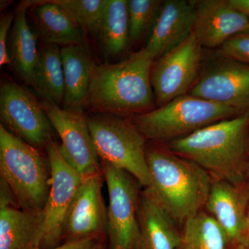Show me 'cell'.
I'll list each match as a JSON object with an SVG mask.
<instances>
[{
	"label": "cell",
	"instance_id": "cell-1",
	"mask_svg": "<svg viewBox=\"0 0 249 249\" xmlns=\"http://www.w3.org/2000/svg\"><path fill=\"white\" fill-rule=\"evenodd\" d=\"M154 142L147 144L150 181L142 191L181 229L189 218L204 210L213 178L199 165L174 153L165 144Z\"/></svg>",
	"mask_w": 249,
	"mask_h": 249
},
{
	"label": "cell",
	"instance_id": "cell-2",
	"mask_svg": "<svg viewBox=\"0 0 249 249\" xmlns=\"http://www.w3.org/2000/svg\"><path fill=\"white\" fill-rule=\"evenodd\" d=\"M249 131V111L165 144L199 165L213 179L240 183L247 180Z\"/></svg>",
	"mask_w": 249,
	"mask_h": 249
},
{
	"label": "cell",
	"instance_id": "cell-3",
	"mask_svg": "<svg viewBox=\"0 0 249 249\" xmlns=\"http://www.w3.org/2000/svg\"><path fill=\"white\" fill-rule=\"evenodd\" d=\"M155 61L143 47L118 63L96 65L86 107L124 117L152 110L155 98L150 75Z\"/></svg>",
	"mask_w": 249,
	"mask_h": 249
},
{
	"label": "cell",
	"instance_id": "cell-4",
	"mask_svg": "<svg viewBox=\"0 0 249 249\" xmlns=\"http://www.w3.org/2000/svg\"><path fill=\"white\" fill-rule=\"evenodd\" d=\"M0 178L20 209L40 213L52 186L47 155L0 124Z\"/></svg>",
	"mask_w": 249,
	"mask_h": 249
},
{
	"label": "cell",
	"instance_id": "cell-5",
	"mask_svg": "<svg viewBox=\"0 0 249 249\" xmlns=\"http://www.w3.org/2000/svg\"><path fill=\"white\" fill-rule=\"evenodd\" d=\"M240 114L232 108L188 93L129 119L147 142L166 143Z\"/></svg>",
	"mask_w": 249,
	"mask_h": 249
},
{
	"label": "cell",
	"instance_id": "cell-6",
	"mask_svg": "<svg viewBox=\"0 0 249 249\" xmlns=\"http://www.w3.org/2000/svg\"><path fill=\"white\" fill-rule=\"evenodd\" d=\"M88 122L100 160L125 170L145 188L150 181L147 141L131 119L99 113L88 117Z\"/></svg>",
	"mask_w": 249,
	"mask_h": 249
},
{
	"label": "cell",
	"instance_id": "cell-7",
	"mask_svg": "<svg viewBox=\"0 0 249 249\" xmlns=\"http://www.w3.org/2000/svg\"><path fill=\"white\" fill-rule=\"evenodd\" d=\"M100 160L109 194L107 249H134L139 232V199L143 188L125 170Z\"/></svg>",
	"mask_w": 249,
	"mask_h": 249
},
{
	"label": "cell",
	"instance_id": "cell-8",
	"mask_svg": "<svg viewBox=\"0 0 249 249\" xmlns=\"http://www.w3.org/2000/svg\"><path fill=\"white\" fill-rule=\"evenodd\" d=\"M202 60L203 47L193 33L156 60L150 78L160 107L189 93L200 75Z\"/></svg>",
	"mask_w": 249,
	"mask_h": 249
},
{
	"label": "cell",
	"instance_id": "cell-9",
	"mask_svg": "<svg viewBox=\"0 0 249 249\" xmlns=\"http://www.w3.org/2000/svg\"><path fill=\"white\" fill-rule=\"evenodd\" d=\"M0 117L8 130L38 150L53 140L54 129L40 102L11 80L0 87Z\"/></svg>",
	"mask_w": 249,
	"mask_h": 249
},
{
	"label": "cell",
	"instance_id": "cell-10",
	"mask_svg": "<svg viewBox=\"0 0 249 249\" xmlns=\"http://www.w3.org/2000/svg\"><path fill=\"white\" fill-rule=\"evenodd\" d=\"M41 106L61 140L62 157L83 178L102 175L101 160L83 111L69 110L48 101Z\"/></svg>",
	"mask_w": 249,
	"mask_h": 249
},
{
	"label": "cell",
	"instance_id": "cell-11",
	"mask_svg": "<svg viewBox=\"0 0 249 249\" xmlns=\"http://www.w3.org/2000/svg\"><path fill=\"white\" fill-rule=\"evenodd\" d=\"M46 152L52 168V186L46 204L43 231L39 248L53 249L62 245L65 220L83 178L69 164L51 141Z\"/></svg>",
	"mask_w": 249,
	"mask_h": 249
},
{
	"label": "cell",
	"instance_id": "cell-12",
	"mask_svg": "<svg viewBox=\"0 0 249 249\" xmlns=\"http://www.w3.org/2000/svg\"><path fill=\"white\" fill-rule=\"evenodd\" d=\"M188 93L244 114L249 111V65L219 55L201 71Z\"/></svg>",
	"mask_w": 249,
	"mask_h": 249
},
{
	"label": "cell",
	"instance_id": "cell-13",
	"mask_svg": "<svg viewBox=\"0 0 249 249\" xmlns=\"http://www.w3.org/2000/svg\"><path fill=\"white\" fill-rule=\"evenodd\" d=\"M103 175L83 178L67 214L62 244L107 238V209L102 194Z\"/></svg>",
	"mask_w": 249,
	"mask_h": 249
},
{
	"label": "cell",
	"instance_id": "cell-14",
	"mask_svg": "<svg viewBox=\"0 0 249 249\" xmlns=\"http://www.w3.org/2000/svg\"><path fill=\"white\" fill-rule=\"evenodd\" d=\"M249 181L232 183L213 179L204 211L221 227L228 249H233L247 236Z\"/></svg>",
	"mask_w": 249,
	"mask_h": 249
},
{
	"label": "cell",
	"instance_id": "cell-15",
	"mask_svg": "<svg viewBox=\"0 0 249 249\" xmlns=\"http://www.w3.org/2000/svg\"><path fill=\"white\" fill-rule=\"evenodd\" d=\"M193 34L202 47L216 48L240 33L249 30V18L230 0L195 1Z\"/></svg>",
	"mask_w": 249,
	"mask_h": 249
},
{
	"label": "cell",
	"instance_id": "cell-16",
	"mask_svg": "<svg viewBox=\"0 0 249 249\" xmlns=\"http://www.w3.org/2000/svg\"><path fill=\"white\" fill-rule=\"evenodd\" d=\"M45 213L20 209L12 193L0 181V249H33L39 247Z\"/></svg>",
	"mask_w": 249,
	"mask_h": 249
},
{
	"label": "cell",
	"instance_id": "cell-17",
	"mask_svg": "<svg viewBox=\"0 0 249 249\" xmlns=\"http://www.w3.org/2000/svg\"><path fill=\"white\" fill-rule=\"evenodd\" d=\"M196 11L195 1H163L145 48L155 60L175 48L193 32Z\"/></svg>",
	"mask_w": 249,
	"mask_h": 249
},
{
	"label": "cell",
	"instance_id": "cell-18",
	"mask_svg": "<svg viewBox=\"0 0 249 249\" xmlns=\"http://www.w3.org/2000/svg\"><path fill=\"white\" fill-rule=\"evenodd\" d=\"M139 232L134 249H178L181 229L169 214L142 191Z\"/></svg>",
	"mask_w": 249,
	"mask_h": 249
},
{
	"label": "cell",
	"instance_id": "cell-19",
	"mask_svg": "<svg viewBox=\"0 0 249 249\" xmlns=\"http://www.w3.org/2000/svg\"><path fill=\"white\" fill-rule=\"evenodd\" d=\"M61 56L65 78L62 108L83 111L96 64L85 43L62 47Z\"/></svg>",
	"mask_w": 249,
	"mask_h": 249
},
{
	"label": "cell",
	"instance_id": "cell-20",
	"mask_svg": "<svg viewBox=\"0 0 249 249\" xmlns=\"http://www.w3.org/2000/svg\"><path fill=\"white\" fill-rule=\"evenodd\" d=\"M34 1L39 6L33 14L44 43L62 47L85 43L84 31L65 10L52 1Z\"/></svg>",
	"mask_w": 249,
	"mask_h": 249
},
{
	"label": "cell",
	"instance_id": "cell-21",
	"mask_svg": "<svg viewBox=\"0 0 249 249\" xmlns=\"http://www.w3.org/2000/svg\"><path fill=\"white\" fill-rule=\"evenodd\" d=\"M31 4V1H22L16 9L10 47L11 65L19 78L28 85L31 84L40 52L37 36L28 24L27 11Z\"/></svg>",
	"mask_w": 249,
	"mask_h": 249
},
{
	"label": "cell",
	"instance_id": "cell-22",
	"mask_svg": "<svg viewBox=\"0 0 249 249\" xmlns=\"http://www.w3.org/2000/svg\"><path fill=\"white\" fill-rule=\"evenodd\" d=\"M31 86L43 101L60 106L63 102L65 78L59 46L44 43L39 52Z\"/></svg>",
	"mask_w": 249,
	"mask_h": 249
},
{
	"label": "cell",
	"instance_id": "cell-23",
	"mask_svg": "<svg viewBox=\"0 0 249 249\" xmlns=\"http://www.w3.org/2000/svg\"><path fill=\"white\" fill-rule=\"evenodd\" d=\"M96 35L107 58L124 53L130 42L127 1L107 0Z\"/></svg>",
	"mask_w": 249,
	"mask_h": 249
},
{
	"label": "cell",
	"instance_id": "cell-24",
	"mask_svg": "<svg viewBox=\"0 0 249 249\" xmlns=\"http://www.w3.org/2000/svg\"><path fill=\"white\" fill-rule=\"evenodd\" d=\"M181 229L178 249H228L222 229L204 210L189 218Z\"/></svg>",
	"mask_w": 249,
	"mask_h": 249
},
{
	"label": "cell",
	"instance_id": "cell-25",
	"mask_svg": "<svg viewBox=\"0 0 249 249\" xmlns=\"http://www.w3.org/2000/svg\"><path fill=\"white\" fill-rule=\"evenodd\" d=\"M65 10L85 34H96L107 0H52Z\"/></svg>",
	"mask_w": 249,
	"mask_h": 249
},
{
	"label": "cell",
	"instance_id": "cell-26",
	"mask_svg": "<svg viewBox=\"0 0 249 249\" xmlns=\"http://www.w3.org/2000/svg\"><path fill=\"white\" fill-rule=\"evenodd\" d=\"M163 1L160 0H129V40L137 42L151 29Z\"/></svg>",
	"mask_w": 249,
	"mask_h": 249
},
{
	"label": "cell",
	"instance_id": "cell-27",
	"mask_svg": "<svg viewBox=\"0 0 249 249\" xmlns=\"http://www.w3.org/2000/svg\"><path fill=\"white\" fill-rule=\"evenodd\" d=\"M219 55L249 65V30L232 36L220 47Z\"/></svg>",
	"mask_w": 249,
	"mask_h": 249
},
{
	"label": "cell",
	"instance_id": "cell-28",
	"mask_svg": "<svg viewBox=\"0 0 249 249\" xmlns=\"http://www.w3.org/2000/svg\"><path fill=\"white\" fill-rule=\"evenodd\" d=\"M15 14L8 13L0 21V66L11 65V60L8 49V36L14 24Z\"/></svg>",
	"mask_w": 249,
	"mask_h": 249
},
{
	"label": "cell",
	"instance_id": "cell-29",
	"mask_svg": "<svg viewBox=\"0 0 249 249\" xmlns=\"http://www.w3.org/2000/svg\"><path fill=\"white\" fill-rule=\"evenodd\" d=\"M101 240H102V239H101ZM99 240H101L87 239V240L67 242V243L62 244V245L59 246L57 248L53 249H91ZM33 249H41L39 248V247H35V248Z\"/></svg>",
	"mask_w": 249,
	"mask_h": 249
},
{
	"label": "cell",
	"instance_id": "cell-30",
	"mask_svg": "<svg viewBox=\"0 0 249 249\" xmlns=\"http://www.w3.org/2000/svg\"><path fill=\"white\" fill-rule=\"evenodd\" d=\"M231 4L249 18V0H230Z\"/></svg>",
	"mask_w": 249,
	"mask_h": 249
},
{
	"label": "cell",
	"instance_id": "cell-31",
	"mask_svg": "<svg viewBox=\"0 0 249 249\" xmlns=\"http://www.w3.org/2000/svg\"><path fill=\"white\" fill-rule=\"evenodd\" d=\"M107 239L104 238L98 241L91 249H107Z\"/></svg>",
	"mask_w": 249,
	"mask_h": 249
},
{
	"label": "cell",
	"instance_id": "cell-32",
	"mask_svg": "<svg viewBox=\"0 0 249 249\" xmlns=\"http://www.w3.org/2000/svg\"><path fill=\"white\" fill-rule=\"evenodd\" d=\"M233 249H249V237H246L245 238Z\"/></svg>",
	"mask_w": 249,
	"mask_h": 249
},
{
	"label": "cell",
	"instance_id": "cell-33",
	"mask_svg": "<svg viewBox=\"0 0 249 249\" xmlns=\"http://www.w3.org/2000/svg\"><path fill=\"white\" fill-rule=\"evenodd\" d=\"M246 237H249V209L248 216H247V236H246Z\"/></svg>",
	"mask_w": 249,
	"mask_h": 249
},
{
	"label": "cell",
	"instance_id": "cell-34",
	"mask_svg": "<svg viewBox=\"0 0 249 249\" xmlns=\"http://www.w3.org/2000/svg\"><path fill=\"white\" fill-rule=\"evenodd\" d=\"M247 179L249 181V162L248 163V165H247Z\"/></svg>",
	"mask_w": 249,
	"mask_h": 249
},
{
	"label": "cell",
	"instance_id": "cell-35",
	"mask_svg": "<svg viewBox=\"0 0 249 249\" xmlns=\"http://www.w3.org/2000/svg\"><path fill=\"white\" fill-rule=\"evenodd\" d=\"M247 147H248V155L249 157V136H248V144H247Z\"/></svg>",
	"mask_w": 249,
	"mask_h": 249
}]
</instances>
